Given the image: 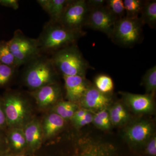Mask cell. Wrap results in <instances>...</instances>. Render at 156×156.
Listing matches in <instances>:
<instances>
[{
  "instance_id": "15",
  "label": "cell",
  "mask_w": 156,
  "mask_h": 156,
  "mask_svg": "<svg viewBox=\"0 0 156 156\" xmlns=\"http://www.w3.org/2000/svg\"><path fill=\"white\" fill-rule=\"evenodd\" d=\"M111 124L115 126H120L127 122L129 115L122 104H115L108 111Z\"/></svg>"
},
{
  "instance_id": "26",
  "label": "cell",
  "mask_w": 156,
  "mask_h": 156,
  "mask_svg": "<svg viewBox=\"0 0 156 156\" xmlns=\"http://www.w3.org/2000/svg\"><path fill=\"white\" fill-rule=\"evenodd\" d=\"M14 68L0 63V87L8 83L14 74Z\"/></svg>"
},
{
  "instance_id": "19",
  "label": "cell",
  "mask_w": 156,
  "mask_h": 156,
  "mask_svg": "<svg viewBox=\"0 0 156 156\" xmlns=\"http://www.w3.org/2000/svg\"><path fill=\"white\" fill-rule=\"evenodd\" d=\"M0 63L10 67H18L16 58L9 49L8 42H0Z\"/></svg>"
},
{
  "instance_id": "29",
  "label": "cell",
  "mask_w": 156,
  "mask_h": 156,
  "mask_svg": "<svg viewBox=\"0 0 156 156\" xmlns=\"http://www.w3.org/2000/svg\"><path fill=\"white\" fill-rule=\"evenodd\" d=\"M146 151L149 155L155 156L156 155V137L153 136L147 141Z\"/></svg>"
},
{
  "instance_id": "33",
  "label": "cell",
  "mask_w": 156,
  "mask_h": 156,
  "mask_svg": "<svg viewBox=\"0 0 156 156\" xmlns=\"http://www.w3.org/2000/svg\"><path fill=\"white\" fill-rule=\"evenodd\" d=\"M88 111L85 109H83L78 110L75 112L73 118H72V119L73 120V122L81 119L82 117H83L85 115L87 114Z\"/></svg>"
},
{
  "instance_id": "32",
  "label": "cell",
  "mask_w": 156,
  "mask_h": 156,
  "mask_svg": "<svg viewBox=\"0 0 156 156\" xmlns=\"http://www.w3.org/2000/svg\"><path fill=\"white\" fill-rule=\"evenodd\" d=\"M37 2L42 9L49 14L52 6V0H38Z\"/></svg>"
},
{
  "instance_id": "24",
  "label": "cell",
  "mask_w": 156,
  "mask_h": 156,
  "mask_svg": "<svg viewBox=\"0 0 156 156\" xmlns=\"http://www.w3.org/2000/svg\"><path fill=\"white\" fill-rule=\"evenodd\" d=\"M127 17L138 18L141 13L144 2L140 0H125L123 1Z\"/></svg>"
},
{
  "instance_id": "35",
  "label": "cell",
  "mask_w": 156,
  "mask_h": 156,
  "mask_svg": "<svg viewBox=\"0 0 156 156\" xmlns=\"http://www.w3.org/2000/svg\"></svg>"
},
{
  "instance_id": "20",
  "label": "cell",
  "mask_w": 156,
  "mask_h": 156,
  "mask_svg": "<svg viewBox=\"0 0 156 156\" xmlns=\"http://www.w3.org/2000/svg\"><path fill=\"white\" fill-rule=\"evenodd\" d=\"M77 109V106L74 102L62 101L57 104L55 111L56 113L65 120L72 119Z\"/></svg>"
},
{
  "instance_id": "34",
  "label": "cell",
  "mask_w": 156,
  "mask_h": 156,
  "mask_svg": "<svg viewBox=\"0 0 156 156\" xmlns=\"http://www.w3.org/2000/svg\"><path fill=\"white\" fill-rule=\"evenodd\" d=\"M6 122L5 115L2 107V102L0 101V127L5 125Z\"/></svg>"
},
{
  "instance_id": "7",
  "label": "cell",
  "mask_w": 156,
  "mask_h": 156,
  "mask_svg": "<svg viewBox=\"0 0 156 156\" xmlns=\"http://www.w3.org/2000/svg\"><path fill=\"white\" fill-rule=\"evenodd\" d=\"M117 20L116 17L105 5L89 10L85 25L94 30L101 32L111 37Z\"/></svg>"
},
{
  "instance_id": "18",
  "label": "cell",
  "mask_w": 156,
  "mask_h": 156,
  "mask_svg": "<svg viewBox=\"0 0 156 156\" xmlns=\"http://www.w3.org/2000/svg\"><path fill=\"white\" fill-rule=\"evenodd\" d=\"M26 142L31 147L40 144L41 139V129L38 123L33 122L27 126L24 133Z\"/></svg>"
},
{
  "instance_id": "11",
  "label": "cell",
  "mask_w": 156,
  "mask_h": 156,
  "mask_svg": "<svg viewBox=\"0 0 156 156\" xmlns=\"http://www.w3.org/2000/svg\"><path fill=\"white\" fill-rule=\"evenodd\" d=\"M81 105L85 109L101 110L107 108L111 98L108 94L98 90L95 87H89L81 98Z\"/></svg>"
},
{
  "instance_id": "30",
  "label": "cell",
  "mask_w": 156,
  "mask_h": 156,
  "mask_svg": "<svg viewBox=\"0 0 156 156\" xmlns=\"http://www.w3.org/2000/svg\"><path fill=\"white\" fill-rule=\"evenodd\" d=\"M106 1L105 0H89L87 1L89 10L97 9L105 5Z\"/></svg>"
},
{
  "instance_id": "16",
  "label": "cell",
  "mask_w": 156,
  "mask_h": 156,
  "mask_svg": "<svg viewBox=\"0 0 156 156\" xmlns=\"http://www.w3.org/2000/svg\"><path fill=\"white\" fill-rule=\"evenodd\" d=\"M140 18L143 24H147L154 28L156 24V1L144 2Z\"/></svg>"
},
{
  "instance_id": "14",
  "label": "cell",
  "mask_w": 156,
  "mask_h": 156,
  "mask_svg": "<svg viewBox=\"0 0 156 156\" xmlns=\"http://www.w3.org/2000/svg\"><path fill=\"white\" fill-rule=\"evenodd\" d=\"M59 94L60 89L56 85L52 83L37 89L34 95L39 105L46 106L56 102Z\"/></svg>"
},
{
  "instance_id": "31",
  "label": "cell",
  "mask_w": 156,
  "mask_h": 156,
  "mask_svg": "<svg viewBox=\"0 0 156 156\" xmlns=\"http://www.w3.org/2000/svg\"><path fill=\"white\" fill-rule=\"evenodd\" d=\"M0 5L17 10L19 8V2L17 0H0Z\"/></svg>"
},
{
  "instance_id": "23",
  "label": "cell",
  "mask_w": 156,
  "mask_h": 156,
  "mask_svg": "<svg viewBox=\"0 0 156 156\" xmlns=\"http://www.w3.org/2000/svg\"><path fill=\"white\" fill-rule=\"evenodd\" d=\"M95 85L98 90L106 94L112 92L114 87L112 78L105 74L98 76L95 79Z\"/></svg>"
},
{
  "instance_id": "17",
  "label": "cell",
  "mask_w": 156,
  "mask_h": 156,
  "mask_svg": "<svg viewBox=\"0 0 156 156\" xmlns=\"http://www.w3.org/2000/svg\"><path fill=\"white\" fill-rule=\"evenodd\" d=\"M65 120L58 114L54 113L49 115L46 120L44 126L46 136H51L63 128Z\"/></svg>"
},
{
  "instance_id": "10",
  "label": "cell",
  "mask_w": 156,
  "mask_h": 156,
  "mask_svg": "<svg viewBox=\"0 0 156 156\" xmlns=\"http://www.w3.org/2000/svg\"><path fill=\"white\" fill-rule=\"evenodd\" d=\"M4 106L6 122L9 125H17L22 122L26 110L24 103L20 97L14 95H7L4 100Z\"/></svg>"
},
{
  "instance_id": "28",
  "label": "cell",
  "mask_w": 156,
  "mask_h": 156,
  "mask_svg": "<svg viewBox=\"0 0 156 156\" xmlns=\"http://www.w3.org/2000/svg\"><path fill=\"white\" fill-rule=\"evenodd\" d=\"M93 117V115L91 113L88 111L83 117L79 119L76 120L74 122L77 127L81 128L92 122Z\"/></svg>"
},
{
  "instance_id": "2",
  "label": "cell",
  "mask_w": 156,
  "mask_h": 156,
  "mask_svg": "<svg viewBox=\"0 0 156 156\" xmlns=\"http://www.w3.org/2000/svg\"><path fill=\"white\" fill-rule=\"evenodd\" d=\"M54 66L63 76H85L89 68L77 47L75 45L53 53L51 58Z\"/></svg>"
},
{
  "instance_id": "22",
  "label": "cell",
  "mask_w": 156,
  "mask_h": 156,
  "mask_svg": "<svg viewBox=\"0 0 156 156\" xmlns=\"http://www.w3.org/2000/svg\"><path fill=\"white\" fill-rule=\"evenodd\" d=\"M146 94L154 96L156 90V66H154L145 73L142 81Z\"/></svg>"
},
{
  "instance_id": "8",
  "label": "cell",
  "mask_w": 156,
  "mask_h": 156,
  "mask_svg": "<svg viewBox=\"0 0 156 156\" xmlns=\"http://www.w3.org/2000/svg\"><path fill=\"white\" fill-rule=\"evenodd\" d=\"M80 144V151L76 156H120L113 144L92 136L84 137Z\"/></svg>"
},
{
  "instance_id": "25",
  "label": "cell",
  "mask_w": 156,
  "mask_h": 156,
  "mask_svg": "<svg viewBox=\"0 0 156 156\" xmlns=\"http://www.w3.org/2000/svg\"><path fill=\"white\" fill-rule=\"evenodd\" d=\"M107 8L117 19L125 17L126 13L122 0H108L106 2Z\"/></svg>"
},
{
  "instance_id": "9",
  "label": "cell",
  "mask_w": 156,
  "mask_h": 156,
  "mask_svg": "<svg viewBox=\"0 0 156 156\" xmlns=\"http://www.w3.org/2000/svg\"><path fill=\"white\" fill-rule=\"evenodd\" d=\"M153 131V126L150 122L141 120L129 126L125 132V136L130 143L141 144L151 137Z\"/></svg>"
},
{
  "instance_id": "4",
  "label": "cell",
  "mask_w": 156,
  "mask_h": 156,
  "mask_svg": "<svg viewBox=\"0 0 156 156\" xmlns=\"http://www.w3.org/2000/svg\"><path fill=\"white\" fill-rule=\"evenodd\" d=\"M143 25L140 18L125 16L116 21L111 37L121 46H134L140 40Z\"/></svg>"
},
{
  "instance_id": "12",
  "label": "cell",
  "mask_w": 156,
  "mask_h": 156,
  "mask_svg": "<svg viewBox=\"0 0 156 156\" xmlns=\"http://www.w3.org/2000/svg\"><path fill=\"white\" fill-rule=\"evenodd\" d=\"M122 95L125 103L136 113H149L154 110L153 95L129 92H122Z\"/></svg>"
},
{
  "instance_id": "3",
  "label": "cell",
  "mask_w": 156,
  "mask_h": 156,
  "mask_svg": "<svg viewBox=\"0 0 156 156\" xmlns=\"http://www.w3.org/2000/svg\"><path fill=\"white\" fill-rule=\"evenodd\" d=\"M25 73L26 83L33 89L53 83L56 68L51 58L39 56L28 62Z\"/></svg>"
},
{
  "instance_id": "21",
  "label": "cell",
  "mask_w": 156,
  "mask_h": 156,
  "mask_svg": "<svg viewBox=\"0 0 156 156\" xmlns=\"http://www.w3.org/2000/svg\"><path fill=\"white\" fill-rule=\"evenodd\" d=\"M70 1L52 0V6L49 15L51 17L50 21L58 23L63 12Z\"/></svg>"
},
{
  "instance_id": "13",
  "label": "cell",
  "mask_w": 156,
  "mask_h": 156,
  "mask_svg": "<svg viewBox=\"0 0 156 156\" xmlns=\"http://www.w3.org/2000/svg\"><path fill=\"white\" fill-rule=\"evenodd\" d=\"M66 98L69 101L75 102L81 100L89 87L85 76H63Z\"/></svg>"
},
{
  "instance_id": "27",
  "label": "cell",
  "mask_w": 156,
  "mask_h": 156,
  "mask_svg": "<svg viewBox=\"0 0 156 156\" xmlns=\"http://www.w3.org/2000/svg\"><path fill=\"white\" fill-rule=\"evenodd\" d=\"M10 140L13 147L17 149L22 148L26 142L24 134L18 130L11 133Z\"/></svg>"
},
{
  "instance_id": "1",
  "label": "cell",
  "mask_w": 156,
  "mask_h": 156,
  "mask_svg": "<svg viewBox=\"0 0 156 156\" xmlns=\"http://www.w3.org/2000/svg\"><path fill=\"white\" fill-rule=\"evenodd\" d=\"M84 33L82 31L70 30L59 23L50 21L37 41L41 52L54 53L74 45Z\"/></svg>"
},
{
  "instance_id": "6",
  "label": "cell",
  "mask_w": 156,
  "mask_h": 156,
  "mask_svg": "<svg viewBox=\"0 0 156 156\" xmlns=\"http://www.w3.org/2000/svg\"><path fill=\"white\" fill-rule=\"evenodd\" d=\"M89 9L85 0L70 1L58 23L65 28L82 31L85 25Z\"/></svg>"
},
{
  "instance_id": "5",
  "label": "cell",
  "mask_w": 156,
  "mask_h": 156,
  "mask_svg": "<svg viewBox=\"0 0 156 156\" xmlns=\"http://www.w3.org/2000/svg\"><path fill=\"white\" fill-rule=\"evenodd\" d=\"M8 42L18 66L28 63L40 55L37 40L26 37L20 30L16 31L14 36Z\"/></svg>"
}]
</instances>
